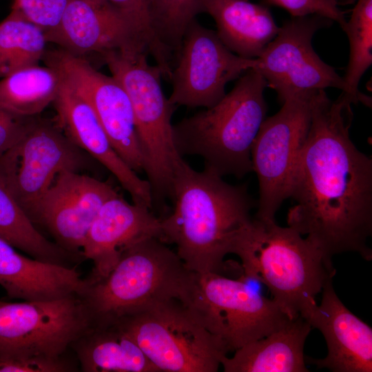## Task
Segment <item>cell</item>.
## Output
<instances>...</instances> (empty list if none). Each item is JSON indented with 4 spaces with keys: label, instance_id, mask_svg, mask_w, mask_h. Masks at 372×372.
Instances as JSON below:
<instances>
[{
    "label": "cell",
    "instance_id": "1",
    "mask_svg": "<svg viewBox=\"0 0 372 372\" xmlns=\"http://www.w3.org/2000/svg\"><path fill=\"white\" fill-rule=\"evenodd\" d=\"M352 103L313 92L308 134L295 169L287 212L289 227L332 260L355 252L371 260L372 158L350 138Z\"/></svg>",
    "mask_w": 372,
    "mask_h": 372
},
{
    "label": "cell",
    "instance_id": "2",
    "mask_svg": "<svg viewBox=\"0 0 372 372\" xmlns=\"http://www.w3.org/2000/svg\"><path fill=\"white\" fill-rule=\"evenodd\" d=\"M172 212L161 218V238L173 243L186 267L194 272L220 273L239 231L249 223L257 203L246 184L235 185L183 159L175 167Z\"/></svg>",
    "mask_w": 372,
    "mask_h": 372
},
{
    "label": "cell",
    "instance_id": "3",
    "mask_svg": "<svg viewBox=\"0 0 372 372\" xmlns=\"http://www.w3.org/2000/svg\"><path fill=\"white\" fill-rule=\"evenodd\" d=\"M230 254L240 259L245 278L265 285L291 320L304 318L335 273L332 260L315 245L275 220L252 218L236 236Z\"/></svg>",
    "mask_w": 372,
    "mask_h": 372
},
{
    "label": "cell",
    "instance_id": "4",
    "mask_svg": "<svg viewBox=\"0 0 372 372\" xmlns=\"http://www.w3.org/2000/svg\"><path fill=\"white\" fill-rule=\"evenodd\" d=\"M267 87L257 71L248 70L214 105L173 124L178 154L202 158L204 169L222 177L241 178L253 172L251 152L267 117Z\"/></svg>",
    "mask_w": 372,
    "mask_h": 372
},
{
    "label": "cell",
    "instance_id": "5",
    "mask_svg": "<svg viewBox=\"0 0 372 372\" xmlns=\"http://www.w3.org/2000/svg\"><path fill=\"white\" fill-rule=\"evenodd\" d=\"M192 271L156 237L127 247L105 276L87 278L83 301L92 326H109L158 302L181 300Z\"/></svg>",
    "mask_w": 372,
    "mask_h": 372
},
{
    "label": "cell",
    "instance_id": "6",
    "mask_svg": "<svg viewBox=\"0 0 372 372\" xmlns=\"http://www.w3.org/2000/svg\"><path fill=\"white\" fill-rule=\"evenodd\" d=\"M145 50H116L101 59L130 100L143 159V172L151 187L152 207L165 211L170 198L175 167L183 159L173 138L175 107L163 93L162 73L147 61Z\"/></svg>",
    "mask_w": 372,
    "mask_h": 372
},
{
    "label": "cell",
    "instance_id": "7",
    "mask_svg": "<svg viewBox=\"0 0 372 372\" xmlns=\"http://www.w3.org/2000/svg\"><path fill=\"white\" fill-rule=\"evenodd\" d=\"M116 324L160 372H216L229 352L178 299L152 304Z\"/></svg>",
    "mask_w": 372,
    "mask_h": 372
},
{
    "label": "cell",
    "instance_id": "8",
    "mask_svg": "<svg viewBox=\"0 0 372 372\" xmlns=\"http://www.w3.org/2000/svg\"><path fill=\"white\" fill-rule=\"evenodd\" d=\"M180 301L229 351L267 336L291 320L272 298L262 296L242 278L232 279L215 272L192 271Z\"/></svg>",
    "mask_w": 372,
    "mask_h": 372
},
{
    "label": "cell",
    "instance_id": "9",
    "mask_svg": "<svg viewBox=\"0 0 372 372\" xmlns=\"http://www.w3.org/2000/svg\"><path fill=\"white\" fill-rule=\"evenodd\" d=\"M314 91L298 92L285 99L280 110L264 120L254 141L251 158L258 182V218L274 220L289 198L310 125Z\"/></svg>",
    "mask_w": 372,
    "mask_h": 372
},
{
    "label": "cell",
    "instance_id": "10",
    "mask_svg": "<svg viewBox=\"0 0 372 372\" xmlns=\"http://www.w3.org/2000/svg\"><path fill=\"white\" fill-rule=\"evenodd\" d=\"M91 326L81 297L0 300V358H57Z\"/></svg>",
    "mask_w": 372,
    "mask_h": 372
},
{
    "label": "cell",
    "instance_id": "11",
    "mask_svg": "<svg viewBox=\"0 0 372 372\" xmlns=\"http://www.w3.org/2000/svg\"><path fill=\"white\" fill-rule=\"evenodd\" d=\"M83 151L59 127L28 118L21 138L0 156V171L28 218L61 172L85 167Z\"/></svg>",
    "mask_w": 372,
    "mask_h": 372
},
{
    "label": "cell",
    "instance_id": "12",
    "mask_svg": "<svg viewBox=\"0 0 372 372\" xmlns=\"http://www.w3.org/2000/svg\"><path fill=\"white\" fill-rule=\"evenodd\" d=\"M333 23L318 14L291 17L256 59L252 69L265 79L267 87L276 92L280 103L300 92L328 87L345 91L343 76L324 63L312 46L315 33Z\"/></svg>",
    "mask_w": 372,
    "mask_h": 372
},
{
    "label": "cell",
    "instance_id": "13",
    "mask_svg": "<svg viewBox=\"0 0 372 372\" xmlns=\"http://www.w3.org/2000/svg\"><path fill=\"white\" fill-rule=\"evenodd\" d=\"M256 59L241 57L229 50L216 31L196 19L186 28L176 57L168 98L174 106L208 108L226 94L230 81L255 67Z\"/></svg>",
    "mask_w": 372,
    "mask_h": 372
},
{
    "label": "cell",
    "instance_id": "14",
    "mask_svg": "<svg viewBox=\"0 0 372 372\" xmlns=\"http://www.w3.org/2000/svg\"><path fill=\"white\" fill-rule=\"evenodd\" d=\"M45 65L91 105L114 148L135 172H143V159L129 96L112 76L99 72L85 58L61 49L45 52Z\"/></svg>",
    "mask_w": 372,
    "mask_h": 372
},
{
    "label": "cell",
    "instance_id": "15",
    "mask_svg": "<svg viewBox=\"0 0 372 372\" xmlns=\"http://www.w3.org/2000/svg\"><path fill=\"white\" fill-rule=\"evenodd\" d=\"M118 193L112 185L78 172L63 171L29 216L55 243L80 256L88 230L102 205ZM84 259V258H83Z\"/></svg>",
    "mask_w": 372,
    "mask_h": 372
},
{
    "label": "cell",
    "instance_id": "16",
    "mask_svg": "<svg viewBox=\"0 0 372 372\" xmlns=\"http://www.w3.org/2000/svg\"><path fill=\"white\" fill-rule=\"evenodd\" d=\"M47 42L75 56L116 50H145L146 43L127 17L107 0H70Z\"/></svg>",
    "mask_w": 372,
    "mask_h": 372
},
{
    "label": "cell",
    "instance_id": "17",
    "mask_svg": "<svg viewBox=\"0 0 372 372\" xmlns=\"http://www.w3.org/2000/svg\"><path fill=\"white\" fill-rule=\"evenodd\" d=\"M321 292L320 305H313L304 318L322 333L328 353L320 359L304 355L305 362L333 372H371V328L345 307L332 279Z\"/></svg>",
    "mask_w": 372,
    "mask_h": 372
},
{
    "label": "cell",
    "instance_id": "18",
    "mask_svg": "<svg viewBox=\"0 0 372 372\" xmlns=\"http://www.w3.org/2000/svg\"><path fill=\"white\" fill-rule=\"evenodd\" d=\"M53 103L59 127L66 136L108 169L133 203L152 209L149 182L141 179L118 154L87 101L62 79Z\"/></svg>",
    "mask_w": 372,
    "mask_h": 372
},
{
    "label": "cell",
    "instance_id": "19",
    "mask_svg": "<svg viewBox=\"0 0 372 372\" xmlns=\"http://www.w3.org/2000/svg\"><path fill=\"white\" fill-rule=\"evenodd\" d=\"M161 218L148 207L130 203L118 194L102 205L86 235L84 259L93 262L90 277L107 276L122 252L135 242L147 238H161Z\"/></svg>",
    "mask_w": 372,
    "mask_h": 372
},
{
    "label": "cell",
    "instance_id": "20",
    "mask_svg": "<svg viewBox=\"0 0 372 372\" xmlns=\"http://www.w3.org/2000/svg\"><path fill=\"white\" fill-rule=\"evenodd\" d=\"M0 286L10 298L47 301L83 298L88 281L74 267L28 258L0 238Z\"/></svg>",
    "mask_w": 372,
    "mask_h": 372
},
{
    "label": "cell",
    "instance_id": "21",
    "mask_svg": "<svg viewBox=\"0 0 372 372\" xmlns=\"http://www.w3.org/2000/svg\"><path fill=\"white\" fill-rule=\"evenodd\" d=\"M204 12L214 19L223 43L243 58H258L280 28L268 6L249 0H204Z\"/></svg>",
    "mask_w": 372,
    "mask_h": 372
},
{
    "label": "cell",
    "instance_id": "22",
    "mask_svg": "<svg viewBox=\"0 0 372 372\" xmlns=\"http://www.w3.org/2000/svg\"><path fill=\"white\" fill-rule=\"evenodd\" d=\"M311 329L302 316L267 336L236 349L221 360L225 372H308L304 355Z\"/></svg>",
    "mask_w": 372,
    "mask_h": 372
},
{
    "label": "cell",
    "instance_id": "23",
    "mask_svg": "<svg viewBox=\"0 0 372 372\" xmlns=\"http://www.w3.org/2000/svg\"><path fill=\"white\" fill-rule=\"evenodd\" d=\"M83 372H160L117 324L90 326L72 344Z\"/></svg>",
    "mask_w": 372,
    "mask_h": 372
},
{
    "label": "cell",
    "instance_id": "24",
    "mask_svg": "<svg viewBox=\"0 0 372 372\" xmlns=\"http://www.w3.org/2000/svg\"><path fill=\"white\" fill-rule=\"evenodd\" d=\"M0 238L32 258L74 267L81 257L48 240L36 228L19 205L0 171Z\"/></svg>",
    "mask_w": 372,
    "mask_h": 372
},
{
    "label": "cell",
    "instance_id": "25",
    "mask_svg": "<svg viewBox=\"0 0 372 372\" xmlns=\"http://www.w3.org/2000/svg\"><path fill=\"white\" fill-rule=\"evenodd\" d=\"M59 73L48 65H32L0 80V107L21 118L41 113L53 103L61 85Z\"/></svg>",
    "mask_w": 372,
    "mask_h": 372
},
{
    "label": "cell",
    "instance_id": "26",
    "mask_svg": "<svg viewBox=\"0 0 372 372\" xmlns=\"http://www.w3.org/2000/svg\"><path fill=\"white\" fill-rule=\"evenodd\" d=\"M47 43L42 29L11 10L0 23V79L39 65Z\"/></svg>",
    "mask_w": 372,
    "mask_h": 372
},
{
    "label": "cell",
    "instance_id": "27",
    "mask_svg": "<svg viewBox=\"0 0 372 372\" xmlns=\"http://www.w3.org/2000/svg\"><path fill=\"white\" fill-rule=\"evenodd\" d=\"M344 32L349 41V59L344 76L346 89L342 94L352 104L371 106V99L358 89L362 76L372 63V0H358Z\"/></svg>",
    "mask_w": 372,
    "mask_h": 372
},
{
    "label": "cell",
    "instance_id": "28",
    "mask_svg": "<svg viewBox=\"0 0 372 372\" xmlns=\"http://www.w3.org/2000/svg\"><path fill=\"white\" fill-rule=\"evenodd\" d=\"M150 11L158 40L176 58L186 28L204 12V0H150Z\"/></svg>",
    "mask_w": 372,
    "mask_h": 372
},
{
    "label": "cell",
    "instance_id": "29",
    "mask_svg": "<svg viewBox=\"0 0 372 372\" xmlns=\"http://www.w3.org/2000/svg\"><path fill=\"white\" fill-rule=\"evenodd\" d=\"M118 8L132 23L147 44L156 65L165 73L169 71L172 54L158 40L153 30L150 0H107Z\"/></svg>",
    "mask_w": 372,
    "mask_h": 372
},
{
    "label": "cell",
    "instance_id": "30",
    "mask_svg": "<svg viewBox=\"0 0 372 372\" xmlns=\"http://www.w3.org/2000/svg\"><path fill=\"white\" fill-rule=\"evenodd\" d=\"M70 0H14L11 10L39 27L45 34L59 23Z\"/></svg>",
    "mask_w": 372,
    "mask_h": 372
},
{
    "label": "cell",
    "instance_id": "31",
    "mask_svg": "<svg viewBox=\"0 0 372 372\" xmlns=\"http://www.w3.org/2000/svg\"><path fill=\"white\" fill-rule=\"evenodd\" d=\"M267 6H276L286 10L291 17L318 14L337 22L342 30L347 24L344 12L336 0H263Z\"/></svg>",
    "mask_w": 372,
    "mask_h": 372
},
{
    "label": "cell",
    "instance_id": "32",
    "mask_svg": "<svg viewBox=\"0 0 372 372\" xmlns=\"http://www.w3.org/2000/svg\"><path fill=\"white\" fill-rule=\"evenodd\" d=\"M68 355L57 358H0V372H70L79 371Z\"/></svg>",
    "mask_w": 372,
    "mask_h": 372
},
{
    "label": "cell",
    "instance_id": "33",
    "mask_svg": "<svg viewBox=\"0 0 372 372\" xmlns=\"http://www.w3.org/2000/svg\"><path fill=\"white\" fill-rule=\"evenodd\" d=\"M28 118L16 117L0 107V156L10 149L21 138Z\"/></svg>",
    "mask_w": 372,
    "mask_h": 372
},
{
    "label": "cell",
    "instance_id": "34",
    "mask_svg": "<svg viewBox=\"0 0 372 372\" xmlns=\"http://www.w3.org/2000/svg\"><path fill=\"white\" fill-rule=\"evenodd\" d=\"M339 6H346V5H350L351 3H353L355 0H336Z\"/></svg>",
    "mask_w": 372,
    "mask_h": 372
}]
</instances>
